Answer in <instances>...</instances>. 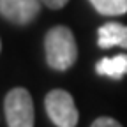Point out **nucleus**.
<instances>
[{
	"instance_id": "423d86ee",
	"label": "nucleus",
	"mask_w": 127,
	"mask_h": 127,
	"mask_svg": "<svg viewBox=\"0 0 127 127\" xmlns=\"http://www.w3.org/2000/svg\"><path fill=\"white\" fill-rule=\"evenodd\" d=\"M95 71L101 76H108L111 79H122L127 74V55L104 57L97 62Z\"/></svg>"
},
{
	"instance_id": "6e6552de",
	"label": "nucleus",
	"mask_w": 127,
	"mask_h": 127,
	"mask_svg": "<svg viewBox=\"0 0 127 127\" xmlns=\"http://www.w3.org/2000/svg\"><path fill=\"white\" fill-rule=\"evenodd\" d=\"M90 127H122V125L111 117H99L97 120H94Z\"/></svg>"
},
{
	"instance_id": "1a4fd4ad",
	"label": "nucleus",
	"mask_w": 127,
	"mask_h": 127,
	"mask_svg": "<svg viewBox=\"0 0 127 127\" xmlns=\"http://www.w3.org/2000/svg\"><path fill=\"white\" fill-rule=\"evenodd\" d=\"M41 2L50 9H62L64 5H67L69 0H41Z\"/></svg>"
},
{
	"instance_id": "7ed1b4c3",
	"label": "nucleus",
	"mask_w": 127,
	"mask_h": 127,
	"mask_svg": "<svg viewBox=\"0 0 127 127\" xmlns=\"http://www.w3.org/2000/svg\"><path fill=\"white\" fill-rule=\"evenodd\" d=\"M46 113L57 127H76L79 113L72 95L62 88H55L44 99Z\"/></svg>"
},
{
	"instance_id": "20e7f679",
	"label": "nucleus",
	"mask_w": 127,
	"mask_h": 127,
	"mask_svg": "<svg viewBox=\"0 0 127 127\" xmlns=\"http://www.w3.org/2000/svg\"><path fill=\"white\" fill-rule=\"evenodd\" d=\"M41 0H0V16L14 25H27L37 18Z\"/></svg>"
},
{
	"instance_id": "f03ea898",
	"label": "nucleus",
	"mask_w": 127,
	"mask_h": 127,
	"mask_svg": "<svg viewBox=\"0 0 127 127\" xmlns=\"http://www.w3.org/2000/svg\"><path fill=\"white\" fill-rule=\"evenodd\" d=\"M9 127H34V102L27 88H12L4 101Z\"/></svg>"
},
{
	"instance_id": "f257e3e1",
	"label": "nucleus",
	"mask_w": 127,
	"mask_h": 127,
	"mask_svg": "<svg viewBox=\"0 0 127 127\" xmlns=\"http://www.w3.org/2000/svg\"><path fill=\"white\" fill-rule=\"evenodd\" d=\"M46 62L55 71H67L78 58V46L71 28L58 25L48 30L44 37Z\"/></svg>"
},
{
	"instance_id": "0eeeda50",
	"label": "nucleus",
	"mask_w": 127,
	"mask_h": 127,
	"mask_svg": "<svg viewBox=\"0 0 127 127\" xmlns=\"http://www.w3.org/2000/svg\"><path fill=\"white\" fill-rule=\"evenodd\" d=\"M90 4L104 16H122L127 12V0H90Z\"/></svg>"
},
{
	"instance_id": "9d476101",
	"label": "nucleus",
	"mask_w": 127,
	"mask_h": 127,
	"mask_svg": "<svg viewBox=\"0 0 127 127\" xmlns=\"http://www.w3.org/2000/svg\"><path fill=\"white\" fill-rule=\"evenodd\" d=\"M0 48H2V44H0Z\"/></svg>"
},
{
	"instance_id": "39448f33",
	"label": "nucleus",
	"mask_w": 127,
	"mask_h": 127,
	"mask_svg": "<svg viewBox=\"0 0 127 127\" xmlns=\"http://www.w3.org/2000/svg\"><path fill=\"white\" fill-rule=\"evenodd\" d=\"M97 44L102 50H108V48H124L127 50V25L122 23H106L97 30Z\"/></svg>"
}]
</instances>
